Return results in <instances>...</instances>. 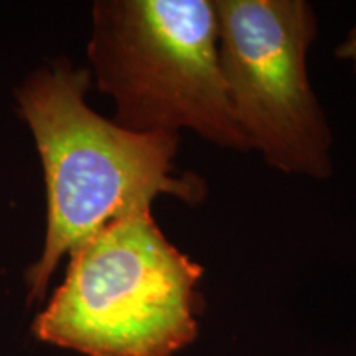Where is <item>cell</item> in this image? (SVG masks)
<instances>
[{
  "label": "cell",
  "instance_id": "5b68a950",
  "mask_svg": "<svg viewBox=\"0 0 356 356\" xmlns=\"http://www.w3.org/2000/svg\"><path fill=\"white\" fill-rule=\"evenodd\" d=\"M335 56L340 61H346V63H350L356 74V24L351 26L350 32L346 33L343 42L338 43Z\"/></svg>",
  "mask_w": 356,
  "mask_h": 356
},
{
  "label": "cell",
  "instance_id": "7a4b0ae2",
  "mask_svg": "<svg viewBox=\"0 0 356 356\" xmlns=\"http://www.w3.org/2000/svg\"><path fill=\"white\" fill-rule=\"evenodd\" d=\"M202 277L152 210L127 213L70 252L65 280L32 332L84 356H173L198 335Z\"/></svg>",
  "mask_w": 356,
  "mask_h": 356
},
{
  "label": "cell",
  "instance_id": "277c9868",
  "mask_svg": "<svg viewBox=\"0 0 356 356\" xmlns=\"http://www.w3.org/2000/svg\"><path fill=\"white\" fill-rule=\"evenodd\" d=\"M222 79L239 127L269 167L327 180L333 134L309 78L318 35L305 0H215Z\"/></svg>",
  "mask_w": 356,
  "mask_h": 356
},
{
  "label": "cell",
  "instance_id": "6da1fadb",
  "mask_svg": "<svg viewBox=\"0 0 356 356\" xmlns=\"http://www.w3.org/2000/svg\"><path fill=\"white\" fill-rule=\"evenodd\" d=\"M91 73L58 60L17 89L47 184V234L38 261L26 270L29 302L43 300L65 254L111 221L152 210L159 197L190 207L207 198L197 173H177L180 134L134 132L108 121L86 102Z\"/></svg>",
  "mask_w": 356,
  "mask_h": 356
},
{
  "label": "cell",
  "instance_id": "3957f363",
  "mask_svg": "<svg viewBox=\"0 0 356 356\" xmlns=\"http://www.w3.org/2000/svg\"><path fill=\"white\" fill-rule=\"evenodd\" d=\"M88 56L121 127L188 129L221 149L252 150L222 79L215 0H97Z\"/></svg>",
  "mask_w": 356,
  "mask_h": 356
}]
</instances>
